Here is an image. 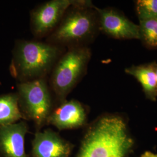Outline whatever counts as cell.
<instances>
[{"instance_id":"obj_13","label":"cell","mask_w":157,"mask_h":157,"mask_svg":"<svg viewBox=\"0 0 157 157\" xmlns=\"http://www.w3.org/2000/svg\"><path fill=\"white\" fill-rule=\"evenodd\" d=\"M140 40L148 48H157V18L139 21Z\"/></svg>"},{"instance_id":"obj_3","label":"cell","mask_w":157,"mask_h":157,"mask_svg":"<svg viewBox=\"0 0 157 157\" xmlns=\"http://www.w3.org/2000/svg\"><path fill=\"white\" fill-rule=\"evenodd\" d=\"M100 32L95 6L91 1L79 0L71 6L47 41L62 47L87 46Z\"/></svg>"},{"instance_id":"obj_4","label":"cell","mask_w":157,"mask_h":157,"mask_svg":"<svg viewBox=\"0 0 157 157\" xmlns=\"http://www.w3.org/2000/svg\"><path fill=\"white\" fill-rule=\"evenodd\" d=\"M91 57L88 46L69 48L56 62L51 74V90L56 102L67 100L69 93L83 77Z\"/></svg>"},{"instance_id":"obj_8","label":"cell","mask_w":157,"mask_h":157,"mask_svg":"<svg viewBox=\"0 0 157 157\" xmlns=\"http://www.w3.org/2000/svg\"><path fill=\"white\" fill-rule=\"evenodd\" d=\"M88 112L84 105L77 100H65L54 108L47 124L59 130H73L84 127L87 123Z\"/></svg>"},{"instance_id":"obj_6","label":"cell","mask_w":157,"mask_h":157,"mask_svg":"<svg viewBox=\"0 0 157 157\" xmlns=\"http://www.w3.org/2000/svg\"><path fill=\"white\" fill-rule=\"evenodd\" d=\"M79 0H51L33 10L30 13V28L34 36L41 39L48 36L58 26L67 10Z\"/></svg>"},{"instance_id":"obj_12","label":"cell","mask_w":157,"mask_h":157,"mask_svg":"<svg viewBox=\"0 0 157 157\" xmlns=\"http://www.w3.org/2000/svg\"><path fill=\"white\" fill-rule=\"evenodd\" d=\"M23 119L17 93L0 95V126L14 124Z\"/></svg>"},{"instance_id":"obj_11","label":"cell","mask_w":157,"mask_h":157,"mask_svg":"<svg viewBox=\"0 0 157 157\" xmlns=\"http://www.w3.org/2000/svg\"><path fill=\"white\" fill-rule=\"evenodd\" d=\"M156 62L132 65L125 69V73L133 76L140 83L146 98L155 101L157 99V83L155 76Z\"/></svg>"},{"instance_id":"obj_10","label":"cell","mask_w":157,"mask_h":157,"mask_svg":"<svg viewBox=\"0 0 157 157\" xmlns=\"http://www.w3.org/2000/svg\"><path fill=\"white\" fill-rule=\"evenodd\" d=\"M28 132L25 120L0 126V157H28L25 150Z\"/></svg>"},{"instance_id":"obj_5","label":"cell","mask_w":157,"mask_h":157,"mask_svg":"<svg viewBox=\"0 0 157 157\" xmlns=\"http://www.w3.org/2000/svg\"><path fill=\"white\" fill-rule=\"evenodd\" d=\"M19 107L23 120L33 122L37 132L47 125L54 109L52 97L46 78H39L17 86Z\"/></svg>"},{"instance_id":"obj_14","label":"cell","mask_w":157,"mask_h":157,"mask_svg":"<svg viewBox=\"0 0 157 157\" xmlns=\"http://www.w3.org/2000/svg\"><path fill=\"white\" fill-rule=\"evenodd\" d=\"M136 11L139 21L157 18V0H137Z\"/></svg>"},{"instance_id":"obj_2","label":"cell","mask_w":157,"mask_h":157,"mask_svg":"<svg viewBox=\"0 0 157 157\" xmlns=\"http://www.w3.org/2000/svg\"><path fill=\"white\" fill-rule=\"evenodd\" d=\"M64 47L37 40H17L10 73L19 83L46 78L64 53Z\"/></svg>"},{"instance_id":"obj_9","label":"cell","mask_w":157,"mask_h":157,"mask_svg":"<svg viewBox=\"0 0 157 157\" xmlns=\"http://www.w3.org/2000/svg\"><path fill=\"white\" fill-rule=\"evenodd\" d=\"M74 145L59 133L47 129L37 131L32 141V157H70Z\"/></svg>"},{"instance_id":"obj_15","label":"cell","mask_w":157,"mask_h":157,"mask_svg":"<svg viewBox=\"0 0 157 157\" xmlns=\"http://www.w3.org/2000/svg\"><path fill=\"white\" fill-rule=\"evenodd\" d=\"M155 76H156V80H157V62H156V65H155Z\"/></svg>"},{"instance_id":"obj_1","label":"cell","mask_w":157,"mask_h":157,"mask_svg":"<svg viewBox=\"0 0 157 157\" xmlns=\"http://www.w3.org/2000/svg\"><path fill=\"white\" fill-rule=\"evenodd\" d=\"M133 146L124 118L105 114L87 128L75 157H127Z\"/></svg>"},{"instance_id":"obj_7","label":"cell","mask_w":157,"mask_h":157,"mask_svg":"<svg viewBox=\"0 0 157 157\" xmlns=\"http://www.w3.org/2000/svg\"><path fill=\"white\" fill-rule=\"evenodd\" d=\"M97 12L100 31L112 39L140 40L139 26L113 8H99Z\"/></svg>"}]
</instances>
